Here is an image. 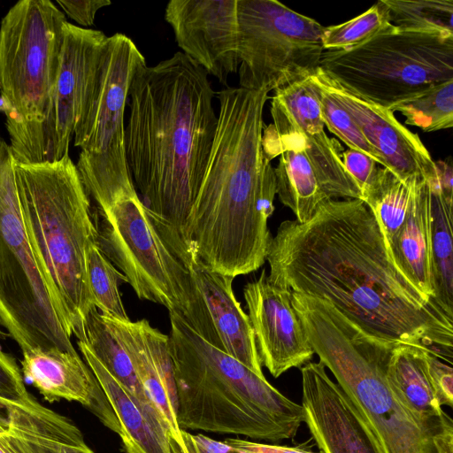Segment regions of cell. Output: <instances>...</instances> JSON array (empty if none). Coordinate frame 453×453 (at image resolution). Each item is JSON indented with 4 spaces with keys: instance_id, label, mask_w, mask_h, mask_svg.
<instances>
[{
    "instance_id": "1",
    "label": "cell",
    "mask_w": 453,
    "mask_h": 453,
    "mask_svg": "<svg viewBox=\"0 0 453 453\" xmlns=\"http://www.w3.org/2000/svg\"><path fill=\"white\" fill-rule=\"evenodd\" d=\"M266 260L273 285L327 300L380 341L424 348L452 364L453 318L398 270L362 199H330L304 223L281 222Z\"/></svg>"
},
{
    "instance_id": "2",
    "label": "cell",
    "mask_w": 453,
    "mask_h": 453,
    "mask_svg": "<svg viewBox=\"0 0 453 453\" xmlns=\"http://www.w3.org/2000/svg\"><path fill=\"white\" fill-rule=\"evenodd\" d=\"M267 89L216 93L218 124L198 195L180 230L210 270L234 279L259 269L272 240L276 182L262 143Z\"/></svg>"
},
{
    "instance_id": "3",
    "label": "cell",
    "mask_w": 453,
    "mask_h": 453,
    "mask_svg": "<svg viewBox=\"0 0 453 453\" xmlns=\"http://www.w3.org/2000/svg\"><path fill=\"white\" fill-rule=\"evenodd\" d=\"M208 73L178 51L142 65L128 93L127 166L142 203L181 229L205 174L218 124Z\"/></svg>"
},
{
    "instance_id": "4",
    "label": "cell",
    "mask_w": 453,
    "mask_h": 453,
    "mask_svg": "<svg viewBox=\"0 0 453 453\" xmlns=\"http://www.w3.org/2000/svg\"><path fill=\"white\" fill-rule=\"evenodd\" d=\"M169 349L181 430L242 435L276 443L293 439L303 410L169 312Z\"/></svg>"
},
{
    "instance_id": "5",
    "label": "cell",
    "mask_w": 453,
    "mask_h": 453,
    "mask_svg": "<svg viewBox=\"0 0 453 453\" xmlns=\"http://www.w3.org/2000/svg\"><path fill=\"white\" fill-rule=\"evenodd\" d=\"M292 304L314 353L364 416L385 453H453V432L419 420L388 383L398 345L361 330L326 299L292 292Z\"/></svg>"
},
{
    "instance_id": "6",
    "label": "cell",
    "mask_w": 453,
    "mask_h": 453,
    "mask_svg": "<svg viewBox=\"0 0 453 453\" xmlns=\"http://www.w3.org/2000/svg\"><path fill=\"white\" fill-rule=\"evenodd\" d=\"M20 210L28 242L45 278L60 298L73 335L85 341L95 307L85 253L97 241L96 218L76 165L69 155L52 163H14Z\"/></svg>"
},
{
    "instance_id": "7",
    "label": "cell",
    "mask_w": 453,
    "mask_h": 453,
    "mask_svg": "<svg viewBox=\"0 0 453 453\" xmlns=\"http://www.w3.org/2000/svg\"><path fill=\"white\" fill-rule=\"evenodd\" d=\"M98 212V245L136 296L177 313L191 327L204 322L206 307L180 229L151 214L138 194Z\"/></svg>"
},
{
    "instance_id": "8",
    "label": "cell",
    "mask_w": 453,
    "mask_h": 453,
    "mask_svg": "<svg viewBox=\"0 0 453 453\" xmlns=\"http://www.w3.org/2000/svg\"><path fill=\"white\" fill-rule=\"evenodd\" d=\"M10 144L0 136V339L21 351L57 348L75 352L73 327L31 249L22 219Z\"/></svg>"
},
{
    "instance_id": "9",
    "label": "cell",
    "mask_w": 453,
    "mask_h": 453,
    "mask_svg": "<svg viewBox=\"0 0 453 453\" xmlns=\"http://www.w3.org/2000/svg\"><path fill=\"white\" fill-rule=\"evenodd\" d=\"M146 64L126 35L107 37L97 74L74 131L76 167L98 211L137 195L126 157L125 109L137 69Z\"/></svg>"
},
{
    "instance_id": "10",
    "label": "cell",
    "mask_w": 453,
    "mask_h": 453,
    "mask_svg": "<svg viewBox=\"0 0 453 453\" xmlns=\"http://www.w3.org/2000/svg\"><path fill=\"white\" fill-rule=\"evenodd\" d=\"M319 67L349 91L391 110L453 80V34L400 30L390 24L357 47L324 50Z\"/></svg>"
},
{
    "instance_id": "11",
    "label": "cell",
    "mask_w": 453,
    "mask_h": 453,
    "mask_svg": "<svg viewBox=\"0 0 453 453\" xmlns=\"http://www.w3.org/2000/svg\"><path fill=\"white\" fill-rule=\"evenodd\" d=\"M65 14L49 0L16 3L0 25V111L6 119H43L60 68Z\"/></svg>"
},
{
    "instance_id": "12",
    "label": "cell",
    "mask_w": 453,
    "mask_h": 453,
    "mask_svg": "<svg viewBox=\"0 0 453 453\" xmlns=\"http://www.w3.org/2000/svg\"><path fill=\"white\" fill-rule=\"evenodd\" d=\"M240 88L275 90L313 74L325 27L276 0H237Z\"/></svg>"
},
{
    "instance_id": "13",
    "label": "cell",
    "mask_w": 453,
    "mask_h": 453,
    "mask_svg": "<svg viewBox=\"0 0 453 453\" xmlns=\"http://www.w3.org/2000/svg\"><path fill=\"white\" fill-rule=\"evenodd\" d=\"M107 37L102 31L65 23L59 73L43 119L39 122L6 119L15 162L52 163L68 156Z\"/></svg>"
},
{
    "instance_id": "14",
    "label": "cell",
    "mask_w": 453,
    "mask_h": 453,
    "mask_svg": "<svg viewBox=\"0 0 453 453\" xmlns=\"http://www.w3.org/2000/svg\"><path fill=\"white\" fill-rule=\"evenodd\" d=\"M272 125L299 134L317 179L330 199H361L342 160V146L325 132L317 89L311 76L273 90Z\"/></svg>"
},
{
    "instance_id": "15",
    "label": "cell",
    "mask_w": 453,
    "mask_h": 453,
    "mask_svg": "<svg viewBox=\"0 0 453 453\" xmlns=\"http://www.w3.org/2000/svg\"><path fill=\"white\" fill-rule=\"evenodd\" d=\"M165 19L182 53L228 88L240 65L237 0H171Z\"/></svg>"
},
{
    "instance_id": "16",
    "label": "cell",
    "mask_w": 453,
    "mask_h": 453,
    "mask_svg": "<svg viewBox=\"0 0 453 453\" xmlns=\"http://www.w3.org/2000/svg\"><path fill=\"white\" fill-rule=\"evenodd\" d=\"M303 422L321 453H385L364 416L321 362L301 367Z\"/></svg>"
},
{
    "instance_id": "17",
    "label": "cell",
    "mask_w": 453,
    "mask_h": 453,
    "mask_svg": "<svg viewBox=\"0 0 453 453\" xmlns=\"http://www.w3.org/2000/svg\"><path fill=\"white\" fill-rule=\"evenodd\" d=\"M243 296L261 364L274 378L311 362L315 353L293 307L290 290L271 283L263 270L244 286Z\"/></svg>"
},
{
    "instance_id": "18",
    "label": "cell",
    "mask_w": 453,
    "mask_h": 453,
    "mask_svg": "<svg viewBox=\"0 0 453 453\" xmlns=\"http://www.w3.org/2000/svg\"><path fill=\"white\" fill-rule=\"evenodd\" d=\"M316 74L349 111L365 139L398 178L436 179L435 163L418 134L401 124L390 110L344 88L319 67Z\"/></svg>"
},
{
    "instance_id": "19",
    "label": "cell",
    "mask_w": 453,
    "mask_h": 453,
    "mask_svg": "<svg viewBox=\"0 0 453 453\" xmlns=\"http://www.w3.org/2000/svg\"><path fill=\"white\" fill-rule=\"evenodd\" d=\"M21 372L50 403L76 401L119 434L117 417L98 380L77 351L34 348L22 352Z\"/></svg>"
},
{
    "instance_id": "20",
    "label": "cell",
    "mask_w": 453,
    "mask_h": 453,
    "mask_svg": "<svg viewBox=\"0 0 453 453\" xmlns=\"http://www.w3.org/2000/svg\"><path fill=\"white\" fill-rule=\"evenodd\" d=\"M188 250L189 268L208 312L209 343L264 377L249 316L233 290L234 279L210 270L196 260L188 247Z\"/></svg>"
},
{
    "instance_id": "21",
    "label": "cell",
    "mask_w": 453,
    "mask_h": 453,
    "mask_svg": "<svg viewBox=\"0 0 453 453\" xmlns=\"http://www.w3.org/2000/svg\"><path fill=\"white\" fill-rule=\"evenodd\" d=\"M102 315L127 352L150 403L180 436L169 335L145 319L131 321Z\"/></svg>"
},
{
    "instance_id": "22",
    "label": "cell",
    "mask_w": 453,
    "mask_h": 453,
    "mask_svg": "<svg viewBox=\"0 0 453 453\" xmlns=\"http://www.w3.org/2000/svg\"><path fill=\"white\" fill-rule=\"evenodd\" d=\"M84 361L104 392L120 426L124 453H184L180 436L157 409L130 395L104 368L82 341L77 342Z\"/></svg>"
},
{
    "instance_id": "23",
    "label": "cell",
    "mask_w": 453,
    "mask_h": 453,
    "mask_svg": "<svg viewBox=\"0 0 453 453\" xmlns=\"http://www.w3.org/2000/svg\"><path fill=\"white\" fill-rule=\"evenodd\" d=\"M262 143L272 160L280 157L274 168L276 194L280 201L294 212L296 221H308L330 198L323 191L306 157L302 136L270 124L264 127Z\"/></svg>"
},
{
    "instance_id": "24",
    "label": "cell",
    "mask_w": 453,
    "mask_h": 453,
    "mask_svg": "<svg viewBox=\"0 0 453 453\" xmlns=\"http://www.w3.org/2000/svg\"><path fill=\"white\" fill-rule=\"evenodd\" d=\"M428 352L417 346L396 345L388 363L387 378L398 397L419 420L431 427L453 432V420L443 411L432 384Z\"/></svg>"
},
{
    "instance_id": "25",
    "label": "cell",
    "mask_w": 453,
    "mask_h": 453,
    "mask_svg": "<svg viewBox=\"0 0 453 453\" xmlns=\"http://www.w3.org/2000/svg\"><path fill=\"white\" fill-rule=\"evenodd\" d=\"M430 184L423 178L407 219L387 247L403 276L425 296L434 300L430 262Z\"/></svg>"
},
{
    "instance_id": "26",
    "label": "cell",
    "mask_w": 453,
    "mask_h": 453,
    "mask_svg": "<svg viewBox=\"0 0 453 453\" xmlns=\"http://www.w3.org/2000/svg\"><path fill=\"white\" fill-rule=\"evenodd\" d=\"M0 434L27 436L66 447L90 449L73 421L42 405L31 395L21 400L0 396Z\"/></svg>"
},
{
    "instance_id": "27",
    "label": "cell",
    "mask_w": 453,
    "mask_h": 453,
    "mask_svg": "<svg viewBox=\"0 0 453 453\" xmlns=\"http://www.w3.org/2000/svg\"><path fill=\"white\" fill-rule=\"evenodd\" d=\"M428 181L431 189L430 262L434 301L453 318V200L443 195L437 177Z\"/></svg>"
},
{
    "instance_id": "28",
    "label": "cell",
    "mask_w": 453,
    "mask_h": 453,
    "mask_svg": "<svg viewBox=\"0 0 453 453\" xmlns=\"http://www.w3.org/2000/svg\"><path fill=\"white\" fill-rule=\"evenodd\" d=\"M421 177L402 180L391 171L379 167L362 195V200L373 213L387 245L396 235L408 217Z\"/></svg>"
},
{
    "instance_id": "29",
    "label": "cell",
    "mask_w": 453,
    "mask_h": 453,
    "mask_svg": "<svg viewBox=\"0 0 453 453\" xmlns=\"http://www.w3.org/2000/svg\"><path fill=\"white\" fill-rule=\"evenodd\" d=\"M82 342L130 395L142 403L152 405L127 352L96 308L87 318Z\"/></svg>"
},
{
    "instance_id": "30",
    "label": "cell",
    "mask_w": 453,
    "mask_h": 453,
    "mask_svg": "<svg viewBox=\"0 0 453 453\" xmlns=\"http://www.w3.org/2000/svg\"><path fill=\"white\" fill-rule=\"evenodd\" d=\"M86 275L95 307L104 315L129 319L122 303L119 286L127 278L108 259L97 241L88 244L85 253Z\"/></svg>"
},
{
    "instance_id": "31",
    "label": "cell",
    "mask_w": 453,
    "mask_h": 453,
    "mask_svg": "<svg viewBox=\"0 0 453 453\" xmlns=\"http://www.w3.org/2000/svg\"><path fill=\"white\" fill-rule=\"evenodd\" d=\"M388 22L400 30L453 34L452 0H380Z\"/></svg>"
},
{
    "instance_id": "32",
    "label": "cell",
    "mask_w": 453,
    "mask_h": 453,
    "mask_svg": "<svg viewBox=\"0 0 453 453\" xmlns=\"http://www.w3.org/2000/svg\"><path fill=\"white\" fill-rule=\"evenodd\" d=\"M391 111L405 117V124L425 132L453 126V80L435 84L394 105Z\"/></svg>"
},
{
    "instance_id": "33",
    "label": "cell",
    "mask_w": 453,
    "mask_h": 453,
    "mask_svg": "<svg viewBox=\"0 0 453 453\" xmlns=\"http://www.w3.org/2000/svg\"><path fill=\"white\" fill-rule=\"evenodd\" d=\"M311 80L317 89L322 119L328 130L340 138L349 149L371 157L384 167L382 159L365 139L349 111L338 101L316 73L311 75Z\"/></svg>"
},
{
    "instance_id": "34",
    "label": "cell",
    "mask_w": 453,
    "mask_h": 453,
    "mask_svg": "<svg viewBox=\"0 0 453 453\" xmlns=\"http://www.w3.org/2000/svg\"><path fill=\"white\" fill-rule=\"evenodd\" d=\"M389 25L383 7L377 2L354 19L325 27L322 37L324 50H345L357 47Z\"/></svg>"
},
{
    "instance_id": "35",
    "label": "cell",
    "mask_w": 453,
    "mask_h": 453,
    "mask_svg": "<svg viewBox=\"0 0 453 453\" xmlns=\"http://www.w3.org/2000/svg\"><path fill=\"white\" fill-rule=\"evenodd\" d=\"M0 445L6 453H94L51 441L15 434H0Z\"/></svg>"
},
{
    "instance_id": "36",
    "label": "cell",
    "mask_w": 453,
    "mask_h": 453,
    "mask_svg": "<svg viewBox=\"0 0 453 453\" xmlns=\"http://www.w3.org/2000/svg\"><path fill=\"white\" fill-rule=\"evenodd\" d=\"M29 395L15 358L0 346V396L9 400H21Z\"/></svg>"
},
{
    "instance_id": "37",
    "label": "cell",
    "mask_w": 453,
    "mask_h": 453,
    "mask_svg": "<svg viewBox=\"0 0 453 453\" xmlns=\"http://www.w3.org/2000/svg\"><path fill=\"white\" fill-rule=\"evenodd\" d=\"M342 160L347 173L363 195L377 173L378 164L371 157L352 149H348L342 153Z\"/></svg>"
},
{
    "instance_id": "38",
    "label": "cell",
    "mask_w": 453,
    "mask_h": 453,
    "mask_svg": "<svg viewBox=\"0 0 453 453\" xmlns=\"http://www.w3.org/2000/svg\"><path fill=\"white\" fill-rule=\"evenodd\" d=\"M427 364L432 384L441 406L452 407L453 404V370L441 359L427 353Z\"/></svg>"
},
{
    "instance_id": "39",
    "label": "cell",
    "mask_w": 453,
    "mask_h": 453,
    "mask_svg": "<svg viewBox=\"0 0 453 453\" xmlns=\"http://www.w3.org/2000/svg\"><path fill=\"white\" fill-rule=\"evenodd\" d=\"M180 437L184 453H249L203 434L180 430Z\"/></svg>"
},
{
    "instance_id": "40",
    "label": "cell",
    "mask_w": 453,
    "mask_h": 453,
    "mask_svg": "<svg viewBox=\"0 0 453 453\" xmlns=\"http://www.w3.org/2000/svg\"><path fill=\"white\" fill-rule=\"evenodd\" d=\"M57 3L71 19L84 27L93 25L96 13L111 4L108 0H57Z\"/></svg>"
},
{
    "instance_id": "41",
    "label": "cell",
    "mask_w": 453,
    "mask_h": 453,
    "mask_svg": "<svg viewBox=\"0 0 453 453\" xmlns=\"http://www.w3.org/2000/svg\"><path fill=\"white\" fill-rule=\"evenodd\" d=\"M224 441L249 453H321L320 451L312 450L311 447L306 446L304 443L296 446H282L240 438H226Z\"/></svg>"
},
{
    "instance_id": "42",
    "label": "cell",
    "mask_w": 453,
    "mask_h": 453,
    "mask_svg": "<svg viewBox=\"0 0 453 453\" xmlns=\"http://www.w3.org/2000/svg\"><path fill=\"white\" fill-rule=\"evenodd\" d=\"M437 181L443 195L453 200V169L451 162L447 160L434 161Z\"/></svg>"
},
{
    "instance_id": "43",
    "label": "cell",
    "mask_w": 453,
    "mask_h": 453,
    "mask_svg": "<svg viewBox=\"0 0 453 453\" xmlns=\"http://www.w3.org/2000/svg\"><path fill=\"white\" fill-rule=\"evenodd\" d=\"M0 453H6V452L4 450V449L1 447V445H0Z\"/></svg>"
}]
</instances>
